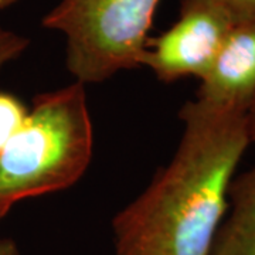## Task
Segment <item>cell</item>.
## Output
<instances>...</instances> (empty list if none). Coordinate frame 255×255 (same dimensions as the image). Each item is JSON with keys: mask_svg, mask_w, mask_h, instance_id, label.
<instances>
[{"mask_svg": "<svg viewBox=\"0 0 255 255\" xmlns=\"http://www.w3.org/2000/svg\"><path fill=\"white\" fill-rule=\"evenodd\" d=\"M254 98L255 17L233 26L196 94V100L211 107L246 112Z\"/></svg>", "mask_w": 255, "mask_h": 255, "instance_id": "5", "label": "cell"}, {"mask_svg": "<svg viewBox=\"0 0 255 255\" xmlns=\"http://www.w3.org/2000/svg\"><path fill=\"white\" fill-rule=\"evenodd\" d=\"M236 23L237 18L219 0H180L177 21L147 40L140 67L152 70L163 82L184 77L203 80Z\"/></svg>", "mask_w": 255, "mask_h": 255, "instance_id": "4", "label": "cell"}, {"mask_svg": "<svg viewBox=\"0 0 255 255\" xmlns=\"http://www.w3.org/2000/svg\"><path fill=\"white\" fill-rule=\"evenodd\" d=\"M0 255H21L17 244L11 238H0Z\"/></svg>", "mask_w": 255, "mask_h": 255, "instance_id": "10", "label": "cell"}, {"mask_svg": "<svg viewBox=\"0 0 255 255\" xmlns=\"http://www.w3.org/2000/svg\"><path fill=\"white\" fill-rule=\"evenodd\" d=\"M238 20L255 17V0H219Z\"/></svg>", "mask_w": 255, "mask_h": 255, "instance_id": "9", "label": "cell"}, {"mask_svg": "<svg viewBox=\"0 0 255 255\" xmlns=\"http://www.w3.org/2000/svg\"><path fill=\"white\" fill-rule=\"evenodd\" d=\"M248 129L255 145V127ZM228 203L230 214L220 226L210 255H255V163L233 179Z\"/></svg>", "mask_w": 255, "mask_h": 255, "instance_id": "6", "label": "cell"}, {"mask_svg": "<svg viewBox=\"0 0 255 255\" xmlns=\"http://www.w3.org/2000/svg\"><path fill=\"white\" fill-rule=\"evenodd\" d=\"M247 118H248V128L255 127V98L250 104L248 111H247Z\"/></svg>", "mask_w": 255, "mask_h": 255, "instance_id": "11", "label": "cell"}, {"mask_svg": "<svg viewBox=\"0 0 255 255\" xmlns=\"http://www.w3.org/2000/svg\"><path fill=\"white\" fill-rule=\"evenodd\" d=\"M159 0H61L43 26L65 36V64L77 82L95 84L140 67Z\"/></svg>", "mask_w": 255, "mask_h": 255, "instance_id": "3", "label": "cell"}, {"mask_svg": "<svg viewBox=\"0 0 255 255\" xmlns=\"http://www.w3.org/2000/svg\"><path fill=\"white\" fill-rule=\"evenodd\" d=\"M172 160L112 220L115 255H210L228 209V189L251 145L246 111L199 100L179 112Z\"/></svg>", "mask_w": 255, "mask_h": 255, "instance_id": "1", "label": "cell"}, {"mask_svg": "<svg viewBox=\"0 0 255 255\" xmlns=\"http://www.w3.org/2000/svg\"><path fill=\"white\" fill-rule=\"evenodd\" d=\"M18 0H0V10H4L10 7V6H13V4H16Z\"/></svg>", "mask_w": 255, "mask_h": 255, "instance_id": "12", "label": "cell"}, {"mask_svg": "<svg viewBox=\"0 0 255 255\" xmlns=\"http://www.w3.org/2000/svg\"><path fill=\"white\" fill-rule=\"evenodd\" d=\"M28 43V38L24 36L0 26V70L23 54Z\"/></svg>", "mask_w": 255, "mask_h": 255, "instance_id": "8", "label": "cell"}, {"mask_svg": "<svg viewBox=\"0 0 255 255\" xmlns=\"http://www.w3.org/2000/svg\"><path fill=\"white\" fill-rule=\"evenodd\" d=\"M94 130L81 82L43 92L0 150V220L18 201L71 187L91 163Z\"/></svg>", "mask_w": 255, "mask_h": 255, "instance_id": "2", "label": "cell"}, {"mask_svg": "<svg viewBox=\"0 0 255 255\" xmlns=\"http://www.w3.org/2000/svg\"><path fill=\"white\" fill-rule=\"evenodd\" d=\"M27 112V108L14 95L0 92V150L17 132Z\"/></svg>", "mask_w": 255, "mask_h": 255, "instance_id": "7", "label": "cell"}]
</instances>
